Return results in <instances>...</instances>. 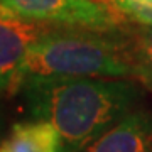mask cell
<instances>
[{
    "label": "cell",
    "instance_id": "1",
    "mask_svg": "<svg viewBox=\"0 0 152 152\" xmlns=\"http://www.w3.org/2000/svg\"><path fill=\"white\" fill-rule=\"evenodd\" d=\"M17 86L31 118L56 129L61 152L88 149L139 108L144 96L130 78L29 76Z\"/></svg>",
    "mask_w": 152,
    "mask_h": 152
},
{
    "label": "cell",
    "instance_id": "2",
    "mask_svg": "<svg viewBox=\"0 0 152 152\" xmlns=\"http://www.w3.org/2000/svg\"><path fill=\"white\" fill-rule=\"evenodd\" d=\"M29 76L135 78L127 36L117 31H53L32 44L12 78L17 86Z\"/></svg>",
    "mask_w": 152,
    "mask_h": 152
},
{
    "label": "cell",
    "instance_id": "3",
    "mask_svg": "<svg viewBox=\"0 0 152 152\" xmlns=\"http://www.w3.org/2000/svg\"><path fill=\"white\" fill-rule=\"evenodd\" d=\"M15 15L39 24L88 31H115L118 10L95 0H0Z\"/></svg>",
    "mask_w": 152,
    "mask_h": 152
},
{
    "label": "cell",
    "instance_id": "4",
    "mask_svg": "<svg viewBox=\"0 0 152 152\" xmlns=\"http://www.w3.org/2000/svg\"><path fill=\"white\" fill-rule=\"evenodd\" d=\"M49 27L10 14L0 15V75L14 78L29 49Z\"/></svg>",
    "mask_w": 152,
    "mask_h": 152
},
{
    "label": "cell",
    "instance_id": "5",
    "mask_svg": "<svg viewBox=\"0 0 152 152\" xmlns=\"http://www.w3.org/2000/svg\"><path fill=\"white\" fill-rule=\"evenodd\" d=\"M83 152H152V112L134 110Z\"/></svg>",
    "mask_w": 152,
    "mask_h": 152
},
{
    "label": "cell",
    "instance_id": "6",
    "mask_svg": "<svg viewBox=\"0 0 152 152\" xmlns=\"http://www.w3.org/2000/svg\"><path fill=\"white\" fill-rule=\"evenodd\" d=\"M0 152H61V142L49 122L32 118L12 125L0 140Z\"/></svg>",
    "mask_w": 152,
    "mask_h": 152
},
{
    "label": "cell",
    "instance_id": "7",
    "mask_svg": "<svg viewBox=\"0 0 152 152\" xmlns=\"http://www.w3.org/2000/svg\"><path fill=\"white\" fill-rule=\"evenodd\" d=\"M127 41L135 78L152 90V26L137 27L127 36Z\"/></svg>",
    "mask_w": 152,
    "mask_h": 152
},
{
    "label": "cell",
    "instance_id": "8",
    "mask_svg": "<svg viewBox=\"0 0 152 152\" xmlns=\"http://www.w3.org/2000/svg\"><path fill=\"white\" fill-rule=\"evenodd\" d=\"M118 14L130 17L132 20L152 26V0H110Z\"/></svg>",
    "mask_w": 152,
    "mask_h": 152
},
{
    "label": "cell",
    "instance_id": "9",
    "mask_svg": "<svg viewBox=\"0 0 152 152\" xmlns=\"http://www.w3.org/2000/svg\"><path fill=\"white\" fill-rule=\"evenodd\" d=\"M12 85V80L10 78H7V76H2L0 75V93L4 91V90H7V88H10Z\"/></svg>",
    "mask_w": 152,
    "mask_h": 152
},
{
    "label": "cell",
    "instance_id": "10",
    "mask_svg": "<svg viewBox=\"0 0 152 152\" xmlns=\"http://www.w3.org/2000/svg\"><path fill=\"white\" fill-rule=\"evenodd\" d=\"M12 10H9V9H7L5 5H4V4H2V2H0V15H2V14H10Z\"/></svg>",
    "mask_w": 152,
    "mask_h": 152
},
{
    "label": "cell",
    "instance_id": "11",
    "mask_svg": "<svg viewBox=\"0 0 152 152\" xmlns=\"http://www.w3.org/2000/svg\"><path fill=\"white\" fill-rule=\"evenodd\" d=\"M95 2H100V4H105V5H108V7H113L110 0H95Z\"/></svg>",
    "mask_w": 152,
    "mask_h": 152
},
{
    "label": "cell",
    "instance_id": "12",
    "mask_svg": "<svg viewBox=\"0 0 152 152\" xmlns=\"http://www.w3.org/2000/svg\"><path fill=\"white\" fill-rule=\"evenodd\" d=\"M0 129H2V117H0Z\"/></svg>",
    "mask_w": 152,
    "mask_h": 152
}]
</instances>
